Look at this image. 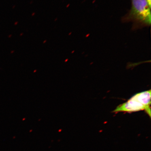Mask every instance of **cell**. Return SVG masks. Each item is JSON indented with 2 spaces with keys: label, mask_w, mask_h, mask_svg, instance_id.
I'll return each mask as SVG.
<instances>
[{
  "label": "cell",
  "mask_w": 151,
  "mask_h": 151,
  "mask_svg": "<svg viewBox=\"0 0 151 151\" xmlns=\"http://www.w3.org/2000/svg\"><path fill=\"white\" fill-rule=\"evenodd\" d=\"M144 110L146 112L145 107L139 101L132 97L126 102L122 103L117 106L113 111V113L125 112L132 113Z\"/></svg>",
  "instance_id": "obj_2"
},
{
  "label": "cell",
  "mask_w": 151,
  "mask_h": 151,
  "mask_svg": "<svg viewBox=\"0 0 151 151\" xmlns=\"http://www.w3.org/2000/svg\"><path fill=\"white\" fill-rule=\"evenodd\" d=\"M128 17L134 21L147 24L151 23V7L147 0H132Z\"/></svg>",
  "instance_id": "obj_1"
},
{
  "label": "cell",
  "mask_w": 151,
  "mask_h": 151,
  "mask_svg": "<svg viewBox=\"0 0 151 151\" xmlns=\"http://www.w3.org/2000/svg\"><path fill=\"white\" fill-rule=\"evenodd\" d=\"M139 102L145 107L146 112L151 117V90L139 92L132 97Z\"/></svg>",
  "instance_id": "obj_3"
},
{
  "label": "cell",
  "mask_w": 151,
  "mask_h": 151,
  "mask_svg": "<svg viewBox=\"0 0 151 151\" xmlns=\"http://www.w3.org/2000/svg\"><path fill=\"white\" fill-rule=\"evenodd\" d=\"M147 2L148 3L149 5L151 7V0H147Z\"/></svg>",
  "instance_id": "obj_4"
}]
</instances>
